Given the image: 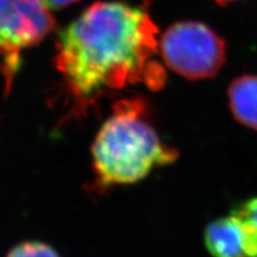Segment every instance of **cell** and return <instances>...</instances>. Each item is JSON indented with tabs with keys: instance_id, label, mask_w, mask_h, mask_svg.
I'll use <instances>...</instances> for the list:
<instances>
[{
	"instance_id": "1",
	"label": "cell",
	"mask_w": 257,
	"mask_h": 257,
	"mask_svg": "<svg viewBox=\"0 0 257 257\" xmlns=\"http://www.w3.org/2000/svg\"><path fill=\"white\" fill-rule=\"evenodd\" d=\"M157 35L146 4L123 2H96L61 29L54 64L68 105L63 121L83 117L104 96L127 86L162 88L167 74L156 59Z\"/></svg>"
},
{
	"instance_id": "2",
	"label": "cell",
	"mask_w": 257,
	"mask_h": 257,
	"mask_svg": "<svg viewBox=\"0 0 257 257\" xmlns=\"http://www.w3.org/2000/svg\"><path fill=\"white\" fill-rule=\"evenodd\" d=\"M149 114L148 102L141 96L119 99L112 106V114L92 146L95 193L137 184L154 169L178 160L179 152L163 142Z\"/></svg>"
},
{
	"instance_id": "3",
	"label": "cell",
	"mask_w": 257,
	"mask_h": 257,
	"mask_svg": "<svg viewBox=\"0 0 257 257\" xmlns=\"http://www.w3.org/2000/svg\"><path fill=\"white\" fill-rule=\"evenodd\" d=\"M55 28L46 0H0V74L5 95L11 92L23 51L38 46Z\"/></svg>"
},
{
	"instance_id": "4",
	"label": "cell",
	"mask_w": 257,
	"mask_h": 257,
	"mask_svg": "<svg viewBox=\"0 0 257 257\" xmlns=\"http://www.w3.org/2000/svg\"><path fill=\"white\" fill-rule=\"evenodd\" d=\"M225 41L200 22H179L165 31L160 53L169 69L188 80L217 75L225 63Z\"/></svg>"
},
{
	"instance_id": "5",
	"label": "cell",
	"mask_w": 257,
	"mask_h": 257,
	"mask_svg": "<svg viewBox=\"0 0 257 257\" xmlns=\"http://www.w3.org/2000/svg\"><path fill=\"white\" fill-rule=\"evenodd\" d=\"M204 243L212 257H253L257 236L231 214L210 221L204 230Z\"/></svg>"
},
{
	"instance_id": "6",
	"label": "cell",
	"mask_w": 257,
	"mask_h": 257,
	"mask_svg": "<svg viewBox=\"0 0 257 257\" xmlns=\"http://www.w3.org/2000/svg\"><path fill=\"white\" fill-rule=\"evenodd\" d=\"M227 93L230 110L236 120L257 130V75L234 79Z\"/></svg>"
},
{
	"instance_id": "7",
	"label": "cell",
	"mask_w": 257,
	"mask_h": 257,
	"mask_svg": "<svg viewBox=\"0 0 257 257\" xmlns=\"http://www.w3.org/2000/svg\"><path fill=\"white\" fill-rule=\"evenodd\" d=\"M6 257H61L50 244L41 240L22 242L10 250Z\"/></svg>"
},
{
	"instance_id": "8",
	"label": "cell",
	"mask_w": 257,
	"mask_h": 257,
	"mask_svg": "<svg viewBox=\"0 0 257 257\" xmlns=\"http://www.w3.org/2000/svg\"><path fill=\"white\" fill-rule=\"evenodd\" d=\"M232 214L238 217L243 224L257 236V197L243 201L234 208Z\"/></svg>"
},
{
	"instance_id": "9",
	"label": "cell",
	"mask_w": 257,
	"mask_h": 257,
	"mask_svg": "<svg viewBox=\"0 0 257 257\" xmlns=\"http://www.w3.org/2000/svg\"><path fill=\"white\" fill-rule=\"evenodd\" d=\"M79 0H46V3L49 6L50 9L55 10H61L67 8V6H70L74 3H78Z\"/></svg>"
},
{
	"instance_id": "10",
	"label": "cell",
	"mask_w": 257,
	"mask_h": 257,
	"mask_svg": "<svg viewBox=\"0 0 257 257\" xmlns=\"http://www.w3.org/2000/svg\"><path fill=\"white\" fill-rule=\"evenodd\" d=\"M216 2L219 5H224V4H227V3H230V2H234V0H216Z\"/></svg>"
},
{
	"instance_id": "11",
	"label": "cell",
	"mask_w": 257,
	"mask_h": 257,
	"mask_svg": "<svg viewBox=\"0 0 257 257\" xmlns=\"http://www.w3.org/2000/svg\"><path fill=\"white\" fill-rule=\"evenodd\" d=\"M253 257H257V248H256V252H255V256Z\"/></svg>"
}]
</instances>
